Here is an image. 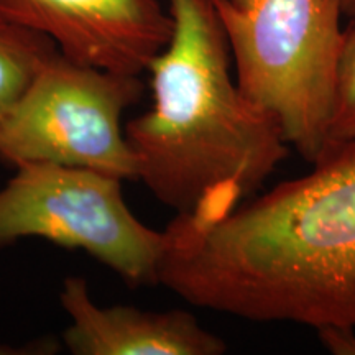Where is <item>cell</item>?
<instances>
[{"label":"cell","instance_id":"obj_1","mask_svg":"<svg viewBox=\"0 0 355 355\" xmlns=\"http://www.w3.org/2000/svg\"><path fill=\"white\" fill-rule=\"evenodd\" d=\"M220 216L178 214L158 285L252 322L355 327V141Z\"/></svg>","mask_w":355,"mask_h":355},{"label":"cell","instance_id":"obj_11","mask_svg":"<svg viewBox=\"0 0 355 355\" xmlns=\"http://www.w3.org/2000/svg\"><path fill=\"white\" fill-rule=\"evenodd\" d=\"M340 10L345 17H354L355 15V0H339Z\"/></svg>","mask_w":355,"mask_h":355},{"label":"cell","instance_id":"obj_7","mask_svg":"<svg viewBox=\"0 0 355 355\" xmlns=\"http://www.w3.org/2000/svg\"><path fill=\"white\" fill-rule=\"evenodd\" d=\"M60 304L69 318L66 347L74 355H222L227 344L181 309L101 306L83 277H68Z\"/></svg>","mask_w":355,"mask_h":355},{"label":"cell","instance_id":"obj_5","mask_svg":"<svg viewBox=\"0 0 355 355\" xmlns=\"http://www.w3.org/2000/svg\"><path fill=\"white\" fill-rule=\"evenodd\" d=\"M144 96L140 76L79 64L56 51L0 127V162L84 168L137 180L122 115Z\"/></svg>","mask_w":355,"mask_h":355},{"label":"cell","instance_id":"obj_3","mask_svg":"<svg viewBox=\"0 0 355 355\" xmlns=\"http://www.w3.org/2000/svg\"><path fill=\"white\" fill-rule=\"evenodd\" d=\"M237 86L309 163L327 145L344 30L339 0H211Z\"/></svg>","mask_w":355,"mask_h":355},{"label":"cell","instance_id":"obj_8","mask_svg":"<svg viewBox=\"0 0 355 355\" xmlns=\"http://www.w3.org/2000/svg\"><path fill=\"white\" fill-rule=\"evenodd\" d=\"M56 51L50 38L0 17V127L35 74Z\"/></svg>","mask_w":355,"mask_h":355},{"label":"cell","instance_id":"obj_2","mask_svg":"<svg viewBox=\"0 0 355 355\" xmlns=\"http://www.w3.org/2000/svg\"><path fill=\"white\" fill-rule=\"evenodd\" d=\"M173 28L148 66L152 107L125 125L137 180L176 214L232 211L285 162L277 117L230 76L211 0H166Z\"/></svg>","mask_w":355,"mask_h":355},{"label":"cell","instance_id":"obj_9","mask_svg":"<svg viewBox=\"0 0 355 355\" xmlns=\"http://www.w3.org/2000/svg\"><path fill=\"white\" fill-rule=\"evenodd\" d=\"M347 141H355V15L350 17V24L344 30L337 58L334 102L326 150Z\"/></svg>","mask_w":355,"mask_h":355},{"label":"cell","instance_id":"obj_4","mask_svg":"<svg viewBox=\"0 0 355 355\" xmlns=\"http://www.w3.org/2000/svg\"><path fill=\"white\" fill-rule=\"evenodd\" d=\"M0 188V248L43 239L83 250L130 288L158 285L166 248L155 230L128 209L122 181L84 168L26 163Z\"/></svg>","mask_w":355,"mask_h":355},{"label":"cell","instance_id":"obj_10","mask_svg":"<svg viewBox=\"0 0 355 355\" xmlns=\"http://www.w3.org/2000/svg\"><path fill=\"white\" fill-rule=\"evenodd\" d=\"M316 332L327 352L334 355H355V327L327 326L316 329Z\"/></svg>","mask_w":355,"mask_h":355},{"label":"cell","instance_id":"obj_6","mask_svg":"<svg viewBox=\"0 0 355 355\" xmlns=\"http://www.w3.org/2000/svg\"><path fill=\"white\" fill-rule=\"evenodd\" d=\"M0 17L50 38L71 61L140 76L173 20L158 0H0Z\"/></svg>","mask_w":355,"mask_h":355}]
</instances>
